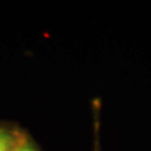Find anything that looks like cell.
<instances>
[{"label": "cell", "instance_id": "obj_2", "mask_svg": "<svg viewBox=\"0 0 151 151\" xmlns=\"http://www.w3.org/2000/svg\"><path fill=\"white\" fill-rule=\"evenodd\" d=\"M13 151H38V149L28 137H20Z\"/></svg>", "mask_w": 151, "mask_h": 151}, {"label": "cell", "instance_id": "obj_1", "mask_svg": "<svg viewBox=\"0 0 151 151\" xmlns=\"http://www.w3.org/2000/svg\"><path fill=\"white\" fill-rule=\"evenodd\" d=\"M20 136L5 126H0V151H13Z\"/></svg>", "mask_w": 151, "mask_h": 151}]
</instances>
